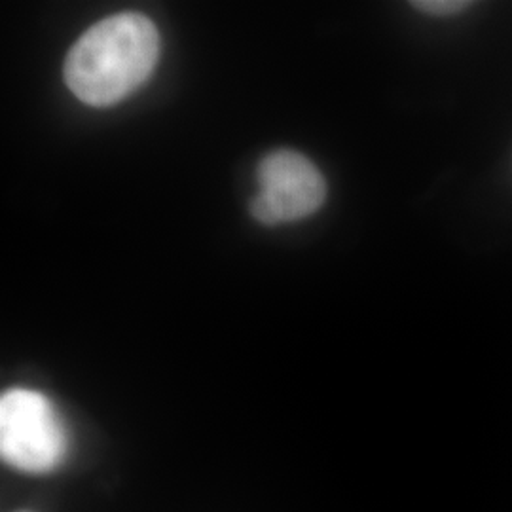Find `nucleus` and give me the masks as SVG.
Here are the masks:
<instances>
[{
  "label": "nucleus",
  "mask_w": 512,
  "mask_h": 512,
  "mask_svg": "<svg viewBox=\"0 0 512 512\" xmlns=\"http://www.w3.org/2000/svg\"><path fill=\"white\" fill-rule=\"evenodd\" d=\"M67 429L54 404L33 389H10L0 399V452L25 473H48L67 456Z\"/></svg>",
  "instance_id": "2"
},
{
  "label": "nucleus",
  "mask_w": 512,
  "mask_h": 512,
  "mask_svg": "<svg viewBox=\"0 0 512 512\" xmlns=\"http://www.w3.org/2000/svg\"><path fill=\"white\" fill-rule=\"evenodd\" d=\"M160 59V35L137 12H122L90 27L65 59V84L90 107H110L139 90Z\"/></svg>",
  "instance_id": "1"
},
{
  "label": "nucleus",
  "mask_w": 512,
  "mask_h": 512,
  "mask_svg": "<svg viewBox=\"0 0 512 512\" xmlns=\"http://www.w3.org/2000/svg\"><path fill=\"white\" fill-rule=\"evenodd\" d=\"M258 194L251 213L260 224L277 226L306 219L327 200V181L319 167L296 150H275L256 169Z\"/></svg>",
  "instance_id": "3"
},
{
  "label": "nucleus",
  "mask_w": 512,
  "mask_h": 512,
  "mask_svg": "<svg viewBox=\"0 0 512 512\" xmlns=\"http://www.w3.org/2000/svg\"><path fill=\"white\" fill-rule=\"evenodd\" d=\"M412 6L427 16H437V18H450V16H458L467 12L473 2H465V0H418L412 2Z\"/></svg>",
  "instance_id": "4"
}]
</instances>
